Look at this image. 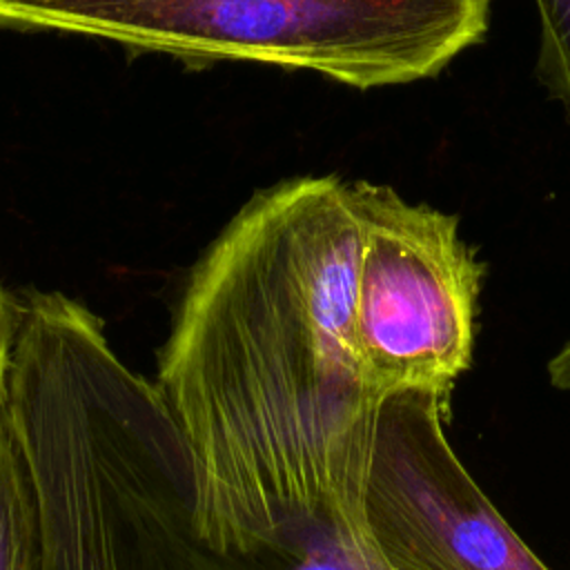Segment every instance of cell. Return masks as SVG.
<instances>
[{"label": "cell", "mask_w": 570, "mask_h": 570, "mask_svg": "<svg viewBox=\"0 0 570 570\" xmlns=\"http://www.w3.org/2000/svg\"><path fill=\"white\" fill-rule=\"evenodd\" d=\"M541 22L534 73L570 120V0H534Z\"/></svg>", "instance_id": "cell-7"}, {"label": "cell", "mask_w": 570, "mask_h": 570, "mask_svg": "<svg viewBox=\"0 0 570 570\" xmlns=\"http://www.w3.org/2000/svg\"><path fill=\"white\" fill-rule=\"evenodd\" d=\"M490 0H0V31L107 40L191 67L261 62L356 89L432 78L483 40Z\"/></svg>", "instance_id": "cell-3"}, {"label": "cell", "mask_w": 570, "mask_h": 570, "mask_svg": "<svg viewBox=\"0 0 570 570\" xmlns=\"http://www.w3.org/2000/svg\"><path fill=\"white\" fill-rule=\"evenodd\" d=\"M18 327V296L11 294L0 281V390L4 387L11 350Z\"/></svg>", "instance_id": "cell-9"}, {"label": "cell", "mask_w": 570, "mask_h": 570, "mask_svg": "<svg viewBox=\"0 0 570 570\" xmlns=\"http://www.w3.org/2000/svg\"><path fill=\"white\" fill-rule=\"evenodd\" d=\"M361 220L350 183L258 189L191 267L156 387L191 452L203 539L294 563L361 530L379 399L354 336Z\"/></svg>", "instance_id": "cell-1"}, {"label": "cell", "mask_w": 570, "mask_h": 570, "mask_svg": "<svg viewBox=\"0 0 570 570\" xmlns=\"http://www.w3.org/2000/svg\"><path fill=\"white\" fill-rule=\"evenodd\" d=\"M548 379L557 390H570V341L550 358Z\"/></svg>", "instance_id": "cell-10"}, {"label": "cell", "mask_w": 570, "mask_h": 570, "mask_svg": "<svg viewBox=\"0 0 570 570\" xmlns=\"http://www.w3.org/2000/svg\"><path fill=\"white\" fill-rule=\"evenodd\" d=\"M445 410L428 390L381 396L361 492L367 546L387 570H550L450 448Z\"/></svg>", "instance_id": "cell-5"}, {"label": "cell", "mask_w": 570, "mask_h": 570, "mask_svg": "<svg viewBox=\"0 0 570 570\" xmlns=\"http://www.w3.org/2000/svg\"><path fill=\"white\" fill-rule=\"evenodd\" d=\"M38 519L27 465L0 390V570H36Z\"/></svg>", "instance_id": "cell-6"}, {"label": "cell", "mask_w": 570, "mask_h": 570, "mask_svg": "<svg viewBox=\"0 0 570 570\" xmlns=\"http://www.w3.org/2000/svg\"><path fill=\"white\" fill-rule=\"evenodd\" d=\"M287 570H387L365 537L350 528H336L318 537Z\"/></svg>", "instance_id": "cell-8"}, {"label": "cell", "mask_w": 570, "mask_h": 570, "mask_svg": "<svg viewBox=\"0 0 570 570\" xmlns=\"http://www.w3.org/2000/svg\"><path fill=\"white\" fill-rule=\"evenodd\" d=\"M350 191L361 220L354 336L363 379L379 401L428 390L448 403L472 363L485 265L454 214L367 180Z\"/></svg>", "instance_id": "cell-4"}, {"label": "cell", "mask_w": 570, "mask_h": 570, "mask_svg": "<svg viewBox=\"0 0 570 570\" xmlns=\"http://www.w3.org/2000/svg\"><path fill=\"white\" fill-rule=\"evenodd\" d=\"M4 401L36 503V570L292 566L229 557L203 539L187 441L156 383L116 354L85 303L18 296Z\"/></svg>", "instance_id": "cell-2"}]
</instances>
